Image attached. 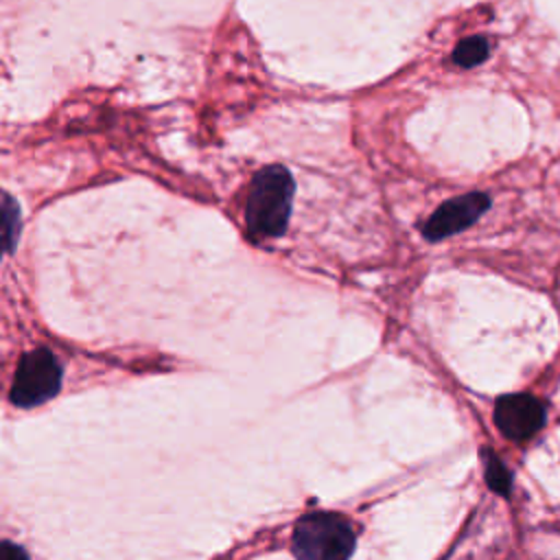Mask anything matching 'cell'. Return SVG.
I'll use <instances>...</instances> for the list:
<instances>
[{
	"label": "cell",
	"instance_id": "obj_6",
	"mask_svg": "<svg viewBox=\"0 0 560 560\" xmlns=\"http://www.w3.org/2000/svg\"><path fill=\"white\" fill-rule=\"evenodd\" d=\"M20 234V208L11 197H0V258L15 247Z\"/></svg>",
	"mask_w": 560,
	"mask_h": 560
},
{
	"label": "cell",
	"instance_id": "obj_2",
	"mask_svg": "<svg viewBox=\"0 0 560 560\" xmlns=\"http://www.w3.org/2000/svg\"><path fill=\"white\" fill-rule=\"evenodd\" d=\"M352 525L332 512L302 516L293 532L298 560H348L354 549Z\"/></svg>",
	"mask_w": 560,
	"mask_h": 560
},
{
	"label": "cell",
	"instance_id": "obj_1",
	"mask_svg": "<svg viewBox=\"0 0 560 560\" xmlns=\"http://www.w3.org/2000/svg\"><path fill=\"white\" fill-rule=\"evenodd\" d=\"M293 190V177L280 164L265 166L254 175L245 206L247 228L254 236L269 238L284 232L291 214Z\"/></svg>",
	"mask_w": 560,
	"mask_h": 560
},
{
	"label": "cell",
	"instance_id": "obj_4",
	"mask_svg": "<svg viewBox=\"0 0 560 560\" xmlns=\"http://www.w3.org/2000/svg\"><path fill=\"white\" fill-rule=\"evenodd\" d=\"M494 424L514 442H523L545 424V407L532 394H508L494 405Z\"/></svg>",
	"mask_w": 560,
	"mask_h": 560
},
{
	"label": "cell",
	"instance_id": "obj_9",
	"mask_svg": "<svg viewBox=\"0 0 560 560\" xmlns=\"http://www.w3.org/2000/svg\"><path fill=\"white\" fill-rule=\"evenodd\" d=\"M0 560H28V556L13 542H0Z\"/></svg>",
	"mask_w": 560,
	"mask_h": 560
},
{
	"label": "cell",
	"instance_id": "obj_7",
	"mask_svg": "<svg viewBox=\"0 0 560 560\" xmlns=\"http://www.w3.org/2000/svg\"><path fill=\"white\" fill-rule=\"evenodd\" d=\"M488 50H490L488 39L481 35H472L457 44V48L453 50V61L462 68H472L488 57Z\"/></svg>",
	"mask_w": 560,
	"mask_h": 560
},
{
	"label": "cell",
	"instance_id": "obj_3",
	"mask_svg": "<svg viewBox=\"0 0 560 560\" xmlns=\"http://www.w3.org/2000/svg\"><path fill=\"white\" fill-rule=\"evenodd\" d=\"M61 368L52 352L39 348L22 357L11 385V400L18 407H35L57 394Z\"/></svg>",
	"mask_w": 560,
	"mask_h": 560
},
{
	"label": "cell",
	"instance_id": "obj_5",
	"mask_svg": "<svg viewBox=\"0 0 560 560\" xmlns=\"http://www.w3.org/2000/svg\"><path fill=\"white\" fill-rule=\"evenodd\" d=\"M490 208V197L486 192H468L444 201L424 223L422 234L429 241H442L472 225Z\"/></svg>",
	"mask_w": 560,
	"mask_h": 560
},
{
	"label": "cell",
	"instance_id": "obj_8",
	"mask_svg": "<svg viewBox=\"0 0 560 560\" xmlns=\"http://www.w3.org/2000/svg\"><path fill=\"white\" fill-rule=\"evenodd\" d=\"M486 481L499 494L510 492V486H512L510 470L501 464V459L494 453H486Z\"/></svg>",
	"mask_w": 560,
	"mask_h": 560
}]
</instances>
